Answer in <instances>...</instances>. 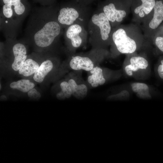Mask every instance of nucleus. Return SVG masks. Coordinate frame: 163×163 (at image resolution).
<instances>
[{
  "label": "nucleus",
  "mask_w": 163,
  "mask_h": 163,
  "mask_svg": "<svg viewBox=\"0 0 163 163\" xmlns=\"http://www.w3.org/2000/svg\"><path fill=\"white\" fill-rule=\"evenodd\" d=\"M12 6H14L15 13L19 15L23 14L25 11V7L20 0H9Z\"/></svg>",
  "instance_id": "20"
},
{
  "label": "nucleus",
  "mask_w": 163,
  "mask_h": 163,
  "mask_svg": "<svg viewBox=\"0 0 163 163\" xmlns=\"http://www.w3.org/2000/svg\"><path fill=\"white\" fill-rule=\"evenodd\" d=\"M3 2L4 4L3 7L4 15L7 18H10L12 16L13 14L11 8L12 5L10 3L9 0H4Z\"/></svg>",
  "instance_id": "21"
},
{
  "label": "nucleus",
  "mask_w": 163,
  "mask_h": 163,
  "mask_svg": "<svg viewBox=\"0 0 163 163\" xmlns=\"http://www.w3.org/2000/svg\"><path fill=\"white\" fill-rule=\"evenodd\" d=\"M57 21H49L34 34V42L38 47H48L56 41L61 32V26Z\"/></svg>",
  "instance_id": "3"
},
{
  "label": "nucleus",
  "mask_w": 163,
  "mask_h": 163,
  "mask_svg": "<svg viewBox=\"0 0 163 163\" xmlns=\"http://www.w3.org/2000/svg\"><path fill=\"white\" fill-rule=\"evenodd\" d=\"M53 64L52 61L50 59L44 61L34 74L33 77L34 80L38 83L42 82L46 76L53 69Z\"/></svg>",
  "instance_id": "13"
},
{
  "label": "nucleus",
  "mask_w": 163,
  "mask_h": 163,
  "mask_svg": "<svg viewBox=\"0 0 163 163\" xmlns=\"http://www.w3.org/2000/svg\"><path fill=\"white\" fill-rule=\"evenodd\" d=\"M35 85L33 82L26 79H22L13 82L10 85L11 88L18 90L24 93L28 92Z\"/></svg>",
  "instance_id": "16"
},
{
  "label": "nucleus",
  "mask_w": 163,
  "mask_h": 163,
  "mask_svg": "<svg viewBox=\"0 0 163 163\" xmlns=\"http://www.w3.org/2000/svg\"><path fill=\"white\" fill-rule=\"evenodd\" d=\"M100 6L112 25L121 22L126 15V11L117 8L113 2H105Z\"/></svg>",
  "instance_id": "6"
},
{
  "label": "nucleus",
  "mask_w": 163,
  "mask_h": 163,
  "mask_svg": "<svg viewBox=\"0 0 163 163\" xmlns=\"http://www.w3.org/2000/svg\"><path fill=\"white\" fill-rule=\"evenodd\" d=\"M157 72L159 77L163 79V59L160 61L157 69Z\"/></svg>",
  "instance_id": "23"
},
{
  "label": "nucleus",
  "mask_w": 163,
  "mask_h": 163,
  "mask_svg": "<svg viewBox=\"0 0 163 163\" xmlns=\"http://www.w3.org/2000/svg\"><path fill=\"white\" fill-rule=\"evenodd\" d=\"M130 64L125 67L126 74L129 76L133 75V72H136L139 69H145L148 66V61L144 58L140 56H133L130 59Z\"/></svg>",
  "instance_id": "11"
},
{
  "label": "nucleus",
  "mask_w": 163,
  "mask_h": 163,
  "mask_svg": "<svg viewBox=\"0 0 163 163\" xmlns=\"http://www.w3.org/2000/svg\"><path fill=\"white\" fill-rule=\"evenodd\" d=\"M152 18L149 24L150 28L158 29L163 21V1H155Z\"/></svg>",
  "instance_id": "10"
},
{
  "label": "nucleus",
  "mask_w": 163,
  "mask_h": 163,
  "mask_svg": "<svg viewBox=\"0 0 163 163\" xmlns=\"http://www.w3.org/2000/svg\"><path fill=\"white\" fill-rule=\"evenodd\" d=\"M89 72L90 74L88 77V82L93 87L96 88L105 83L106 80L102 68L97 66H94Z\"/></svg>",
  "instance_id": "12"
},
{
  "label": "nucleus",
  "mask_w": 163,
  "mask_h": 163,
  "mask_svg": "<svg viewBox=\"0 0 163 163\" xmlns=\"http://www.w3.org/2000/svg\"><path fill=\"white\" fill-rule=\"evenodd\" d=\"M85 28L77 24L67 27L65 37L68 48L70 51L74 52L78 48L85 44L88 35Z\"/></svg>",
  "instance_id": "4"
},
{
  "label": "nucleus",
  "mask_w": 163,
  "mask_h": 163,
  "mask_svg": "<svg viewBox=\"0 0 163 163\" xmlns=\"http://www.w3.org/2000/svg\"><path fill=\"white\" fill-rule=\"evenodd\" d=\"M131 88L133 92L138 94L142 97H150L149 93V88L145 83L134 82L131 84Z\"/></svg>",
  "instance_id": "17"
},
{
  "label": "nucleus",
  "mask_w": 163,
  "mask_h": 163,
  "mask_svg": "<svg viewBox=\"0 0 163 163\" xmlns=\"http://www.w3.org/2000/svg\"><path fill=\"white\" fill-rule=\"evenodd\" d=\"M27 95L30 98L38 99L41 97V94L35 88H33L27 92Z\"/></svg>",
  "instance_id": "22"
},
{
  "label": "nucleus",
  "mask_w": 163,
  "mask_h": 163,
  "mask_svg": "<svg viewBox=\"0 0 163 163\" xmlns=\"http://www.w3.org/2000/svg\"><path fill=\"white\" fill-rule=\"evenodd\" d=\"M1 84H0V89H1Z\"/></svg>",
  "instance_id": "24"
},
{
  "label": "nucleus",
  "mask_w": 163,
  "mask_h": 163,
  "mask_svg": "<svg viewBox=\"0 0 163 163\" xmlns=\"http://www.w3.org/2000/svg\"><path fill=\"white\" fill-rule=\"evenodd\" d=\"M61 91L56 94L57 98L59 100L70 98L72 95L71 88L67 81L62 82L60 85Z\"/></svg>",
  "instance_id": "18"
},
{
  "label": "nucleus",
  "mask_w": 163,
  "mask_h": 163,
  "mask_svg": "<svg viewBox=\"0 0 163 163\" xmlns=\"http://www.w3.org/2000/svg\"><path fill=\"white\" fill-rule=\"evenodd\" d=\"M72 91V95L78 99L84 98L87 95L88 88L86 84L80 78L74 76L67 81Z\"/></svg>",
  "instance_id": "8"
},
{
  "label": "nucleus",
  "mask_w": 163,
  "mask_h": 163,
  "mask_svg": "<svg viewBox=\"0 0 163 163\" xmlns=\"http://www.w3.org/2000/svg\"><path fill=\"white\" fill-rule=\"evenodd\" d=\"M88 27L89 41L93 50L104 49L110 37L111 27L100 6L89 19Z\"/></svg>",
  "instance_id": "1"
},
{
  "label": "nucleus",
  "mask_w": 163,
  "mask_h": 163,
  "mask_svg": "<svg viewBox=\"0 0 163 163\" xmlns=\"http://www.w3.org/2000/svg\"><path fill=\"white\" fill-rule=\"evenodd\" d=\"M111 38L117 50L122 53H132L136 49L135 41L127 36L122 28H119L115 30L112 34Z\"/></svg>",
  "instance_id": "5"
},
{
  "label": "nucleus",
  "mask_w": 163,
  "mask_h": 163,
  "mask_svg": "<svg viewBox=\"0 0 163 163\" xmlns=\"http://www.w3.org/2000/svg\"><path fill=\"white\" fill-rule=\"evenodd\" d=\"M39 66L36 61L31 59H27L18 70L19 73L24 76H30L35 73Z\"/></svg>",
  "instance_id": "14"
},
{
  "label": "nucleus",
  "mask_w": 163,
  "mask_h": 163,
  "mask_svg": "<svg viewBox=\"0 0 163 163\" xmlns=\"http://www.w3.org/2000/svg\"><path fill=\"white\" fill-rule=\"evenodd\" d=\"M89 1L74 0L69 2L60 8L57 16L59 24L67 27L78 24L85 28L89 20Z\"/></svg>",
  "instance_id": "2"
},
{
  "label": "nucleus",
  "mask_w": 163,
  "mask_h": 163,
  "mask_svg": "<svg viewBox=\"0 0 163 163\" xmlns=\"http://www.w3.org/2000/svg\"><path fill=\"white\" fill-rule=\"evenodd\" d=\"M12 50L14 59L11 67L13 70L17 71L27 59V49L23 44L18 43L13 46Z\"/></svg>",
  "instance_id": "9"
},
{
  "label": "nucleus",
  "mask_w": 163,
  "mask_h": 163,
  "mask_svg": "<svg viewBox=\"0 0 163 163\" xmlns=\"http://www.w3.org/2000/svg\"><path fill=\"white\" fill-rule=\"evenodd\" d=\"M142 4L137 7L134 9L136 14H138L141 18L149 14L153 10L155 1L154 0H142Z\"/></svg>",
  "instance_id": "15"
},
{
  "label": "nucleus",
  "mask_w": 163,
  "mask_h": 163,
  "mask_svg": "<svg viewBox=\"0 0 163 163\" xmlns=\"http://www.w3.org/2000/svg\"><path fill=\"white\" fill-rule=\"evenodd\" d=\"M158 29L154 38V43L158 50L163 53V25L160 26Z\"/></svg>",
  "instance_id": "19"
},
{
  "label": "nucleus",
  "mask_w": 163,
  "mask_h": 163,
  "mask_svg": "<svg viewBox=\"0 0 163 163\" xmlns=\"http://www.w3.org/2000/svg\"><path fill=\"white\" fill-rule=\"evenodd\" d=\"M69 65L71 69L77 71L83 70L89 72L94 67L93 61L89 57L79 55L72 58Z\"/></svg>",
  "instance_id": "7"
}]
</instances>
